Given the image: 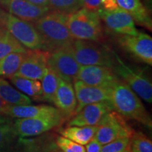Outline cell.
<instances>
[{
  "mask_svg": "<svg viewBox=\"0 0 152 152\" xmlns=\"http://www.w3.org/2000/svg\"><path fill=\"white\" fill-rule=\"evenodd\" d=\"M28 51V50H27ZM27 51L25 52H12L0 59V77L11 78L21 65L26 57Z\"/></svg>",
  "mask_w": 152,
  "mask_h": 152,
  "instance_id": "obj_23",
  "label": "cell"
},
{
  "mask_svg": "<svg viewBox=\"0 0 152 152\" xmlns=\"http://www.w3.org/2000/svg\"><path fill=\"white\" fill-rule=\"evenodd\" d=\"M27 51L8 30L0 25V59L12 52Z\"/></svg>",
  "mask_w": 152,
  "mask_h": 152,
  "instance_id": "obj_24",
  "label": "cell"
},
{
  "mask_svg": "<svg viewBox=\"0 0 152 152\" xmlns=\"http://www.w3.org/2000/svg\"><path fill=\"white\" fill-rule=\"evenodd\" d=\"M98 126H67L57 130L61 136L69 139L81 145H86L94 139Z\"/></svg>",
  "mask_w": 152,
  "mask_h": 152,
  "instance_id": "obj_21",
  "label": "cell"
},
{
  "mask_svg": "<svg viewBox=\"0 0 152 152\" xmlns=\"http://www.w3.org/2000/svg\"><path fill=\"white\" fill-rule=\"evenodd\" d=\"M56 144L63 152H85V147L63 136H56Z\"/></svg>",
  "mask_w": 152,
  "mask_h": 152,
  "instance_id": "obj_30",
  "label": "cell"
},
{
  "mask_svg": "<svg viewBox=\"0 0 152 152\" xmlns=\"http://www.w3.org/2000/svg\"><path fill=\"white\" fill-rule=\"evenodd\" d=\"M50 11L70 14L82 8V0H49Z\"/></svg>",
  "mask_w": 152,
  "mask_h": 152,
  "instance_id": "obj_28",
  "label": "cell"
},
{
  "mask_svg": "<svg viewBox=\"0 0 152 152\" xmlns=\"http://www.w3.org/2000/svg\"><path fill=\"white\" fill-rule=\"evenodd\" d=\"M102 147V144L94 138L86 144L85 152H101Z\"/></svg>",
  "mask_w": 152,
  "mask_h": 152,
  "instance_id": "obj_33",
  "label": "cell"
},
{
  "mask_svg": "<svg viewBox=\"0 0 152 152\" xmlns=\"http://www.w3.org/2000/svg\"><path fill=\"white\" fill-rule=\"evenodd\" d=\"M114 111L109 101L88 104L69 118L67 126L98 125L109 112Z\"/></svg>",
  "mask_w": 152,
  "mask_h": 152,
  "instance_id": "obj_12",
  "label": "cell"
},
{
  "mask_svg": "<svg viewBox=\"0 0 152 152\" xmlns=\"http://www.w3.org/2000/svg\"><path fill=\"white\" fill-rule=\"evenodd\" d=\"M4 152H19V149L18 146L15 145L14 147H11L10 145L6 147L4 149Z\"/></svg>",
  "mask_w": 152,
  "mask_h": 152,
  "instance_id": "obj_37",
  "label": "cell"
},
{
  "mask_svg": "<svg viewBox=\"0 0 152 152\" xmlns=\"http://www.w3.org/2000/svg\"><path fill=\"white\" fill-rule=\"evenodd\" d=\"M97 126L94 138L102 145L119 138H130L134 132L125 118L115 111L106 114Z\"/></svg>",
  "mask_w": 152,
  "mask_h": 152,
  "instance_id": "obj_7",
  "label": "cell"
},
{
  "mask_svg": "<svg viewBox=\"0 0 152 152\" xmlns=\"http://www.w3.org/2000/svg\"><path fill=\"white\" fill-rule=\"evenodd\" d=\"M109 102L113 110L125 118L134 120L151 130V118L141 99L125 82L119 79L109 87Z\"/></svg>",
  "mask_w": 152,
  "mask_h": 152,
  "instance_id": "obj_2",
  "label": "cell"
},
{
  "mask_svg": "<svg viewBox=\"0 0 152 152\" xmlns=\"http://www.w3.org/2000/svg\"><path fill=\"white\" fill-rule=\"evenodd\" d=\"M68 14L49 11L33 24L40 36L43 50L48 52L71 45L74 40L68 28Z\"/></svg>",
  "mask_w": 152,
  "mask_h": 152,
  "instance_id": "obj_1",
  "label": "cell"
},
{
  "mask_svg": "<svg viewBox=\"0 0 152 152\" xmlns=\"http://www.w3.org/2000/svg\"><path fill=\"white\" fill-rule=\"evenodd\" d=\"M16 136L11 121L0 125V150L11 145Z\"/></svg>",
  "mask_w": 152,
  "mask_h": 152,
  "instance_id": "obj_29",
  "label": "cell"
},
{
  "mask_svg": "<svg viewBox=\"0 0 152 152\" xmlns=\"http://www.w3.org/2000/svg\"><path fill=\"white\" fill-rule=\"evenodd\" d=\"M68 28L74 39L101 42L104 30L98 13L81 8L68 14Z\"/></svg>",
  "mask_w": 152,
  "mask_h": 152,
  "instance_id": "obj_3",
  "label": "cell"
},
{
  "mask_svg": "<svg viewBox=\"0 0 152 152\" xmlns=\"http://www.w3.org/2000/svg\"><path fill=\"white\" fill-rule=\"evenodd\" d=\"M66 118L61 113L51 116L34 118H17L13 123L17 136L33 137L59 128Z\"/></svg>",
  "mask_w": 152,
  "mask_h": 152,
  "instance_id": "obj_8",
  "label": "cell"
},
{
  "mask_svg": "<svg viewBox=\"0 0 152 152\" xmlns=\"http://www.w3.org/2000/svg\"><path fill=\"white\" fill-rule=\"evenodd\" d=\"M10 80L20 92L33 98L41 99L42 97V85L37 80H33L20 76H13Z\"/></svg>",
  "mask_w": 152,
  "mask_h": 152,
  "instance_id": "obj_25",
  "label": "cell"
},
{
  "mask_svg": "<svg viewBox=\"0 0 152 152\" xmlns=\"http://www.w3.org/2000/svg\"><path fill=\"white\" fill-rule=\"evenodd\" d=\"M56 137L45 132L36 137H20L17 142L19 152H53L57 147Z\"/></svg>",
  "mask_w": 152,
  "mask_h": 152,
  "instance_id": "obj_18",
  "label": "cell"
},
{
  "mask_svg": "<svg viewBox=\"0 0 152 152\" xmlns=\"http://www.w3.org/2000/svg\"><path fill=\"white\" fill-rule=\"evenodd\" d=\"M102 9L107 11H113L118 8L116 0H101Z\"/></svg>",
  "mask_w": 152,
  "mask_h": 152,
  "instance_id": "obj_34",
  "label": "cell"
},
{
  "mask_svg": "<svg viewBox=\"0 0 152 152\" xmlns=\"http://www.w3.org/2000/svg\"><path fill=\"white\" fill-rule=\"evenodd\" d=\"M61 113L57 108L52 106L40 105H11L7 111V115L16 118H34L51 116Z\"/></svg>",
  "mask_w": 152,
  "mask_h": 152,
  "instance_id": "obj_19",
  "label": "cell"
},
{
  "mask_svg": "<svg viewBox=\"0 0 152 152\" xmlns=\"http://www.w3.org/2000/svg\"><path fill=\"white\" fill-rule=\"evenodd\" d=\"M5 149V148H4ZM4 149H1V150H0V152H4Z\"/></svg>",
  "mask_w": 152,
  "mask_h": 152,
  "instance_id": "obj_40",
  "label": "cell"
},
{
  "mask_svg": "<svg viewBox=\"0 0 152 152\" xmlns=\"http://www.w3.org/2000/svg\"><path fill=\"white\" fill-rule=\"evenodd\" d=\"M0 25L8 30L26 48L43 50L42 42L33 23L19 18L0 9Z\"/></svg>",
  "mask_w": 152,
  "mask_h": 152,
  "instance_id": "obj_5",
  "label": "cell"
},
{
  "mask_svg": "<svg viewBox=\"0 0 152 152\" xmlns=\"http://www.w3.org/2000/svg\"><path fill=\"white\" fill-rule=\"evenodd\" d=\"M58 79L59 77L48 66L42 79V100L49 103H54L55 94L58 87Z\"/></svg>",
  "mask_w": 152,
  "mask_h": 152,
  "instance_id": "obj_26",
  "label": "cell"
},
{
  "mask_svg": "<svg viewBox=\"0 0 152 152\" xmlns=\"http://www.w3.org/2000/svg\"><path fill=\"white\" fill-rule=\"evenodd\" d=\"M113 70L118 77H121L138 96L147 103L152 102V84L148 76L141 70L134 69L126 65L116 54Z\"/></svg>",
  "mask_w": 152,
  "mask_h": 152,
  "instance_id": "obj_6",
  "label": "cell"
},
{
  "mask_svg": "<svg viewBox=\"0 0 152 152\" xmlns=\"http://www.w3.org/2000/svg\"><path fill=\"white\" fill-rule=\"evenodd\" d=\"M48 66L61 79L71 83L77 80L80 68L72 53L71 45L49 52Z\"/></svg>",
  "mask_w": 152,
  "mask_h": 152,
  "instance_id": "obj_9",
  "label": "cell"
},
{
  "mask_svg": "<svg viewBox=\"0 0 152 152\" xmlns=\"http://www.w3.org/2000/svg\"><path fill=\"white\" fill-rule=\"evenodd\" d=\"M10 106L11 105L7 104L0 96V115H7V111H8Z\"/></svg>",
  "mask_w": 152,
  "mask_h": 152,
  "instance_id": "obj_35",
  "label": "cell"
},
{
  "mask_svg": "<svg viewBox=\"0 0 152 152\" xmlns=\"http://www.w3.org/2000/svg\"><path fill=\"white\" fill-rule=\"evenodd\" d=\"M129 137H122L102 145L101 152H124L128 149Z\"/></svg>",
  "mask_w": 152,
  "mask_h": 152,
  "instance_id": "obj_31",
  "label": "cell"
},
{
  "mask_svg": "<svg viewBox=\"0 0 152 152\" xmlns=\"http://www.w3.org/2000/svg\"><path fill=\"white\" fill-rule=\"evenodd\" d=\"M82 8L92 11H97L102 9L101 0H82Z\"/></svg>",
  "mask_w": 152,
  "mask_h": 152,
  "instance_id": "obj_32",
  "label": "cell"
},
{
  "mask_svg": "<svg viewBox=\"0 0 152 152\" xmlns=\"http://www.w3.org/2000/svg\"><path fill=\"white\" fill-rule=\"evenodd\" d=\"M72 53L80 66H115V53L97 42L74 39L71 45Z\"/></svg>",
  "mask_w": 152,
  "mask_h": 152,
  "instance_id": "obj_4",
  "label": "cell"
},
{
  "mask_svg": "<svg viewBox=\"0 0 152 152\" xmlns=\"http://www.w3.org/2000/svg\"><path fill=\"white\" fill-rule=\"evenodd\" d=\"M0 5L14 16L34 23L48 13V7H41L30 3L28 0H0Z\"/></svg>",
  "mask_w": 152,
  "mask_h": 152,
  "instance_id": "obj_15",
  "label": "cell"
},
{
  "mask_svg": "<svg viewBox=\"0 0 152 152\" xmlns=\"http://www.w3.org/2000/svg\"><path fill=\"white\" fill-rule=\"evenodd\" d=\"M73 84L77 103L74 115L88 104L109 101V87L92 86L80 80H75Z\"/></svg>",
  "mask_w": 152,
  "mask_h": 152,
  "instance_id": "obj_16",
  "label": "cell"
},
{
  "mask_svg": "<svg viewBox=\"0 0 152 152\" xmlns=\"http://www.w3.org/2000/svg\"><path fill=\"white\" fill-rule=\"evenodd\" d=\"M128 149L130 152H152V142L141 132H134L130 137Z\"/></svg>",
  "mask_w": 152,
  "mask_h": 152,
  "instance_id": "obj_27",
  "label": "cell"
},
{
  "mask_svg": "<svg viewBox=\"0 0 152 152\" xmlns=\"http://www.w3.org/2000/svg\"><path fill=\"white\" fill-rule=\"evenodd\" d=\"M53 152H63L62 151H61V150L60 149H58V147H57L56 148V149H55L54 150V151H53Z\"/></svg>",
  "mask_w": 152,
  "mask_h": 152,
  "instance_id": "obj_39",
  "label": "cell"
},
{
  "mask_svg": "<svg viewBox=\"0 0 152 152\" xmlns=\"http://www.w3.org/2000/svg\"><path fill=\"white\" fill-rule=\"evenodd\" d=\"M117 42L125 52L136 60L152 65V38L147 34L139 33L135 35H118Z\"/></svg>",
  "mask_w": 152,
  "mask_h": 152,
  "instance_id": "obj_10",
  "label": "cell"
},
{
  "mask_svg": "<svg viewBox=\"0 0 152 152\" xmlns=\"http://www.w3.org/2000/svg\"><path fill=\"white\" fill-rule=\"evenodd\" d=\"M11 120L9 118L7 117L6 115H0V125L1 124H4V123L11 122Z\"/></svg>",
  "mask_w": 152,
  "mask_h": 152,
  "instance_id": "obj_38",
  "label": "cell"
},
{
  "mask_svg": "<svg viewBox=\"0 0 152 152\" xmlns=\"http://www.w3.org/2000/svg\"><path fill=\"white\" fill-rule=\"evenodd\" d=\"M120 78L113 68L104 66H80L77 80L95 87H111Z\"/></svg>",
  "mask_w": 152,
  "mask_h": 152,
  "instance_id": "obj_13",
  "label": "cell"
},
{
  "mask_svg": "<svg viewBox=\"0 0 152 152\" xmlns=\"http://www.w3.org/2000/svg\"><path fill=\"white\" fill-rule=\"evenodd\" d=\"M116 1L119 7L131 15L134 23L151 30V18L141 0H116Z\"/></svg>",
  "mask_w": 152,
  "mask_h": 152,
  "instance_id": "obj_20",
  "label": "cell"
},
{
  "mask_svg": "<svg viewBox=\"0 0 152 152\" xmlns=\"http://www.w3.org/2000/svg\"><path fill=\"white\" fill-rule=\"evenodd\" d=\"M102 21L108 29L118 35H135L139 33L135 23L129 13L121 7L113 11L101 9L97 11Z\"/></svg>",
  "mask_w": 152,
  "mask_h": 152,
  "instance_id": "obj_11",
  "label": "cell"
},
{
  "mask_svg": "<svg viewBox=\"0 0 152 152\" xmlns=\"http://www.w3.org/2000/svg\"><path fill=\"white\" fill-rule=\"evenodd\" d=\"M124 152H130V151H129V150H128V149H126V150H125V151Z\"/></svg>",
  "mask_w": 152,
  "mask_h": 152,
  "instance_id": "obj_41",
  "label": "cell"
},
{
  "mask_svg": "<svg viewBox=\"0 0 152 152\" xmlns=\"http://www.w3.org/2000/svg\"><path fill=\"white\" fill-rule=\"evenodd\" d=\"M30 3L41 7H48L49 0H28Z\"/></svg>",
  "mask_w": 152,
  "mask_h": 152,
  "instance_id": "obj_36",
  "label": "cell"
},
{
  "mask_svg": "<svg viewBox=\"0 0 152 152\" xmlns=\"http://www.w3.org/2000/svg\"><path fill=\"white\" fill-rule=\"evenodd\" d=\"M48 57L49 52L46 51L28 50L24 60L14 75L37 80H42L48 67Z\"/></svg>",
  "mask_w": 152,
  "mask_h": 152,
  "instance_id": "obj_14",
  "label": "cell"
},
{
  "mask_svg": "<svg viewBox=\"0 0 152 152\" xmlns=\"http://www.w3.org/2000/svg\"><path fill=\"white\" fill-rule=\"evenodd\" d=\"M0 96L9 105H29L32 103L27 95L16 90L1 77H0Z\"/></svg>",
  "mask_w": 152,
  "mask_h": 152,
  "instance_id": "obj_22",
  "label": "cell"
},
{
  "mask_svg": "<svg viewBox=\"0 0 152 152\" xmlns=\"http://www.w3.org/2000/svg\"><path fill=\"white\" fill-rule=\"evenodd\" d=\"M53 104L59 110L66 119L73 116L77 103L72 83L64 80L59 77Z\"/></svg>",
  "mask_w": 152,
  "mask_h": 152,
  "instance_id": "obj_17",
  "label": "cell"
}]
</instances>
